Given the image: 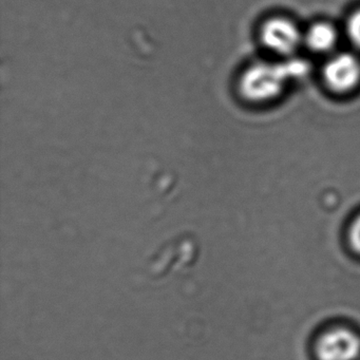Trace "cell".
<instances>
[{
    "instance_id": "6da1fadb",
    "label": "cell",
    "mask_w": 360,
    "mask_h": 360,
    "mask_svg": "<svg viewBox=\"0 0 360 360\" xmlns=\"http://www.w3.org/2000/svg\"><path fill=\"white\" fill-rule=\"evenodd\" d=\"M309 72L304 60L290 58L282 63H257L239 79V91L250 102H266L279 96L286 84L303 79Z\"/></svg>"
},
{
    "instance_id": "7a4b0ae2",
    "label": "cell",
    "mask_w": 360,
    "mask_h": 360,
    "mask_svg": "<svg viewBox=\"0 0 360 360\" xmlns=\"http://www.w3.org/2000/svg\"><path fill=\"white\" fill-rule=\"evenodd\" d=\"M319 360H357L360 338L347 328H334L324 333L316 345Z\"/></svg>"
},
{
    "instance_id": "3957f363",
    "label": "cell",
    "mask_w": 360,
    "mask_h": 360,
    "mask_svg": "<svg viewBox=\"0 0 360 360\" xmlns=\"http://www.w3.org/2000/svg\"><path fill=\"white\" fill-rule=\"evenodd\" d=\"M261 41L267 49L280 56H290L300 46V31L285 18H273L261 30Z\"/></svg>"
},
{
    "instance_id": "277c9868",
    "label": "cell",
    "mask_w": 360,
    "mask_h": 360,
    "mask_svg": "<svg viewBox=\"0 0 360 360\" xmlns=\"http://www.w3.org/2000/svg\"><path fill=\"white\" fill-rule=\"evenodd\" d=\"M326 85L336 92H347L357 86L360 81V62L349 53L333 56L323 70Z\"/></svg>"
},
{
    "instance_id": "5b68a950",
    "label": "cell",
    "mask_w": 360,
    "mask_h": 360,
    "mask_svg": "<svg viewBox=\"0 0 360 360\" xmlns=\"http://www.w3.org/2000/svg\"><path fill=\"white\" fill-rule=\"evenodd\" d=\"M305 43L309 49L320 53L330 52L338 41L336 29L326 22H317L313 25L305 33Z\"/></svg>"
},
{
    "instance_id": "8992f818",
    "label": "cell",
    "mask_w": 360,
    "mask_h": 360,
    "mask_svg": "<svg viewBox=\"0 0 360 360\" xmlns=\"http://www.w3.org/2000/svg\"><path fill=\"white\" fill-rule=\"evenodd\" d=\"M345 30L351 43L360 49V10H357L349 16Z\"/></svg>"
},
{
    "instance_id": "52a82bcc",
    "label": "cell",
    "mask_w": 360,
    "mask_h": 360,
    "mask_svg": "<svg viewBox=\"0 0 360 360\" xmlns=\"http://www.w3.org/2000/svg\"><path fill=\"white\" fill-rule=\"evenodd\" d=\"M349 239L352 248L360 254V216L354 221L349 229Z\"/></svg>"
}]
</instances>
